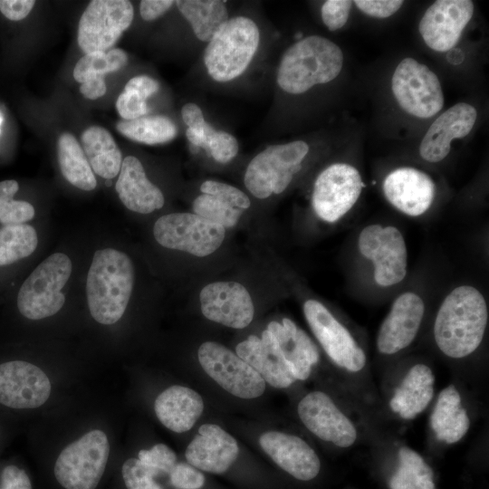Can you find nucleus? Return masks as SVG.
Here are the masks:
<instances>
[{
    "instance_id": "23",
    "label": "nucleus",
    "mask_w": 489,
    "mask_h": 489,
    "mask_svg": "<svg viewBox=\"0 0 489 489\" xmlns=\"http://www.w3.org/2000/svg\"><path fill=\"white\" fill-rule=\"evenodd\" d=\"M477 119L476 109L469 103L459 102L440 114L430 125L419 145L422 159L437 163L450 152L454 139L466 137Z\"/></svg>"
},
{
    "instance_id": "32",
    "label": "nucleus",
    "mask_w": 489,
    "mask_h": 489,
    "mask_svg": "<svg viewBox=\"0 0 489 489\" xmlns=\"http://www.w3.org/2000/svg\"><path fill=\"white\" fill-rule=\"evenodd\" d=\"M116 129L124 137L147 145L168 142L177 134L175 123L162 115L122 120L117 123Z\"/></svg>"
},
{
    "instance_id": "36",
    "label": "nucleus",
    "mask_w": 489,
    "mask_h": 489,
    "mask_svg": "<svg viewBox=\"0 0 489 489\" xmlns=\"http://www.w3.org/2000/svg\"><path fill=\"white\" fill-rule=\"evenodd\" d=\"M120 473L126 489H167L159 480L168 474L139 458L127 459Z\"/></svg>"
},
{
    "instance_id": "30",
    "label": "nucleus",
    "mask_w": 489,
    "mask_h": 489,
    "mask_svg": "<svg viewBox=\"0 0 489 489\" xmlns=\"http://www.w3.org/2000/svg\"><path fill=\"white\" fill-rule=\"evenodd\" d=\"M225 3L219 0L175 1L179 12L189 23L196 37L207 43L229 19Z\"/></svg>"
},
{
    "instance_id": "24",
    "label": "nucleus",
    "mask_w": 489,
    "mask_h": 489,
    "mask_svg": "<svg viewBox=\"0 0 489 489\" xmlns=\"http://www.w3.org/2000/svg\"><path fill=\"white\" fill-rule=\"evenodd\" d=\"M236 354L249 364L270 386L286 388L296 379L274 336L265 330L259 338L250 335L235 347Z\"/></svg>"
},
{
    "instance_id": "33",
    "label": "nucleus",
    "mask_w": 489,
    "mask_h": 489,
    "mask_svg": "<svg viewBox=\"0 0 489 489\" xmlns=\"http://www.w3.org/2000/svg\"><path fill=\"white\" fill-rule=\"evenodd\" d=\"M38 244L35 229L27 224L0 228V266L8 265L32 254Z\"/></svg>"
},
{
    "instance_id": "39",
    "label": "nucleus",
    "mask_w": 489,
    "mask_h": 489,
    "mask_svg": "<svg viewBox=\"0 0 489 489\" xmlns=\"http://www.w3.org/2000/svg\"><path fill=\"white\" fill-rule=\"evenodd\" d=\"M203 194L220 198L234 207L241 210L247 209L251 201L247 195L239 188L218 181L206 180L200 186Z\"/></svg>"
},
{
    "instance_id": "27",
    "label": "nucleus",
    "mask_w": 489,
    "mask_h": 489,
    "mask_svg": "<svg viewBox=\"0 0 489 489\" xmlns=\"http://www.w3.org/2000/svg\"><path fill=\"white\" fill-rule=\"evenodd\" d=\"M154 409L157 417L167 428L183 433L191 429L200 417L204 402L197 391L174 385L158 396Z\"/></svg>"
},
{
    "instance_id": "48",
    "label": "nucleus",
    "mask_w": 489,
    "mask_h": 489,
    "mask_svg": "<svg viewBox=\"0 0 489 489\" xmlns=\"http://www.w3.org/2000/svg\"><path fill=\"white\" fill-rule=\"evenodd\" d=\"M158 82L147 75H139L131 78L125 85L124 90L131 91L147 100L158 91Z\"/></svg>"
},
{
    "instance_id": "11",
    "label": "nucleus",
    "mask_w": 489,
    "mask_h": 489,
    "mask_svg": "<svg viewBox=\"0 0 489 489\" xmlns=\"http://www.w3.org/2000/svg\"><path fill=\"white\" fill-rule=\"evenodd\" d=\"M363 187L362 177L351 164L329 165L314 181L312 205L315 215L329 224L340 221L353 208Z\"/></svg>"
},
{
    "instance_id": "28",
    "label": "nucleus",
    "mask_w": 489,
    "mask_h": 489,
    "mask_svg": "<svg viewBox=\"0 0 489 489\" xmlns=\"http://www.w3.org/2000/svg\"><path fill=\"white\" fill-rule=\"evenodd\" d=\"M82 143L89 164L97 175L111 179L120 170L122 156L111 134L101 126H91L82 134Z\"/></svg>"
},
{
    "instance_id": "29",
    "label": "nucleus",
    "mask_w": 489,
    "mask_h": 489,
    "mask_svg": "<svg viewBox=\"0 0 489 489\" xmlns=\"http://www.w3.org/2000/svg\"><path fill=\"white\" fill-rule=\"evenodd\" d=\"M388 489H437L434 469L415 450L402 446L385 478Z\"/></svg>"
},
{
    "instance_id": "46",
    "label": "nucleus",
    "mask_w": 489,
    "mask_h": 489,
    "mask_svg": "<svg viewBox=\"0 0 489 489\" xmlns=\"http://www.w3.org/2000/svg\"><path fill=\"white\" fill-rule=\"evenodd\" d=\"M34 0H0V12L11 21L25 18L34 6Z\"/></svg>"
},
{
    "instance_id": "16",
    "label": "nucleus",
    "mask_w": 489,
    "mask_h": 489,
    "mask_svg": "<svg viewBox=\"0 0 489 489\" xmlns=\"http://www.w3.org/2000/svg\"><path fill=\"white\" fill-rule=\"evenodd\" d=\"M475 5L470 0H437L424 13L418 24L426 45L439 53L456 45L471 21Z\"/></svg>"
},
{
    "instance_id": "5",
    "label": "nucleus",
    "mask_w": 489,
    "mask_h": 489,
    "mask_svg": "<svg viewBox=\"0 0 489 489\" xmlns=\"http://www.w3.org/2000/svg\"><path fill=\"white\" fill-rule=\"evenodd\" d=\"M309 150L303 140L268 146L248 164L244 177L245 187L261 199L283 193L302 168Z\"/></svg>"
},
{
    "instance_id": "50",
    "label": "nucleus",
    "mask_w": 489,
    "mask_h": 489,
    "mask_svg": "<svg viewBox=\"0 0 489 489\" xmlns=\"http://www.w3.org/2000/svg\"><path fill=\"white\" fill-rule=\"evenodd\" d=\"M470 427V419L465 408H460L455 415V424L451 436L446 442L454 444L458 442L467 433Z\"/></svg>"
},
{
    "instance_id": "4",
    "label": "nucleus",
    "mask_w": 489,
    "mask_h": 489,
    "mask_svg": "<svg viewBox=\"0 0 489 489\" xmlns=\"http://www.w3.org/2000/svg\"><path fill=\"white\" fill-rule=\"evenodd\" d=\"M260 43V31L249 17L229 18L213 35L204 52L209 76L227 82L242 75L254 59Z\"/></svg>"
},
{
    "instance_id": "31",
    "label": "nucleus",
    "mask_w": 489,
    "mask_h": 489,
    "mask_svg": "<svg viewBox=\"0 0 489 489\" xmlns=\"http://www.w3.org/2000/svg\"><path fill=\"white\" fill-rule=\"evenodd\" d=\"M57 152L61 172L69 183L85 191L96 187L93 171L83 149L72 133L60 135Z\"/></svg>"
},
{
    "instance_id": "21",
    "label": "nucleus",
    "mask_w": 489,
    "mask_h": 489,
    "mask_svg": "<svg viewBox=\"0 0 489 489\" xmlns=\"http://www.w3.org/2000/svg\"><path fill=\"white\" fill-rule=\"evenodd\" d=\"M259 444L273 463L295 481L311 483L320 475L321 460L301 437L268 431L260 436Z\"/></svg>"
},
{
    "instance_id": "1",
    "label": "nucleus",
    "mask_w": 489,
    "mask_h": 489,
    "mask_svg": "<svg viewBox=\"0 0 489 489\" xmlns=\"http://www.w3.org/2000/svg\"><path fill=\"white\" fill-rule=\"evenodd\" d=\"M487 323L488 307L483 293L473 285H459L439 305L433 325L434 340L446 356L463 359L479 348Z\"/></svg>"
},
{
    "instance_id": "25",
    "label": "nucleus",
    "mask_w": 489,
    "mask_h": 489,
    "mask_svg": "<svg viewBox=\"0 0 489 489\" xmlns=\"http://www.w3.org/2000/svg\"><path fill=\"white\" fill-rule=\"evenodd\" d=\"M115 189L123 205L133 212L149 214L164 206L161 190L148 179L141 162L134 156L122 160Z\"/></svg>"
},
{
    "instance_id": "40",
    "label": "nucleus",
    "mask_w": 489,
    "mask_h": 489,
    "mask_svg": "<svg viewBox=\"0 0 489 489\" xmlns=\"http://www.w3.org/2000/svg\"><path fill=\"white\" fill-rule=\"evenodd\" d=\"M169 479L177 489H204L206 485L203 472L188 463H177L169 474Z\"/></svg>"
},
{
    "instance_id": "26",
    "label": "nucleus",
    "mask_w": 489,
    "mask_h": 489,
    "mask_svg": "<svg viewBox=\"0 0 489 489\" xmlns=\"http://www.w3.org/2000/svg\"><path fill=\"white\" fill-rule=\"evenodd\" d=\"M267 330L276 339L295 379H307L311 375L312 367L320 359L319 350L314 342L305 331L288 318H283L282 323L271 321Z\"/></svg>"
},
{
    "instance_id": "10",
    "label": "nucleus",
    "mask_w": 489,
    "mask_h": 489,
    "mask_svg": "<svg viewBox=\"0 0 489 489\" xmlns=\"http://www.w3.org/2000/svg\"><path fill=\"white\" fill-rule=\"evenodd\" d=\"M153 234L157 242L166 248L203 257L221 246L225 228L195 213H173L155 222Z\"/></svg>"
},
{
    "instance_id": "20",
    "label": "nucleus",
    "mask_w": 489,
    "mask_h": 489,
    "mask_svg": "<svg viewBox=\"0 0 489 489\" xmlns=\"http://www.w3.org/2000/svg\"><path fill=\"white\" fill-rule=\"evenodd\" d=\"M199 298L202 313L212 321L243 329L254 318V308L250 293L239 283H211L201 290Z\"/></svg>"
},
{
    "instance_id": "43",
    "label": "nucleus",
    "mask_w": 489,
    "mask_h": 489,
    "mask_svg": "<svg viewBox=\"0 0 489 489\" xmlns=\"http://www.w3.org/2000/svg\"><path fill=\"white\" fill-rule=\"evenodd\" d=\"M147 100L138 93L123 90L116 101V109L120 116L125 120H131L143 117L148 111Z\"/></svg>"
},
{
    "instance_id": "14",
    "label": "nucleus",
    "mask_w": 489,
    "mask_h": 489,
    "mask_svg": "<svg viewBox=\"0 0 489 489\" xmlns=\"http://www.w3.org/2000/svg\"><path fill=\"white\" fill-rule=\"evenodd\" d=\"M197 356L206 373L230 394L250 399L264 392L266 383L262 377L225 346L206 341L200 345Z\"/></svg>"
},
{
    "instance_id": "3",
    "label": "nucleus",
    "mask_w": 489,
    "mask_h": 489,
    "mask_svg": "<svg viewBox=\"0 0 489 489\" xmlns=\"http://www.w3.org/2000/svg\"><path fill=\"white\" fill-rule=\"evenodd\" d=\"M344 56L341 48L320 35L304 37L283 53L277 70L279 87L290 94H302L316 85L335 80Z\"/></svg>"
},
{
    "instance_id": "8",
    "label": "nucleus",
    "mask_w": 489,
    "mask_h": 489,
    "mask_svg": "<svg viewBox=\"0 0 489 489\" xmlns=\"http://www.w3.org/2000/svg\"><path fill=\"white\" fill-rule=\"evenodd\" d=\"M391 91L398 106L416 118H432L444 106L437 75L411 57L401 60L397 65L391 77Z\"/></svg>"
},
{
    "instance_id": "35",
    "label": "nucleus",
    "mask_w": 489,
    "mask_h": 489,
    "mask_svg": "<svg viewBox=\"0 0 489 489\" xmlns=\"http://www.w3.org/2000/svg\"><path fill=\"white\" fill-rule=\"evenodd\" d=\"M18 189L14 179L0 182V223L3 225L24 224L34 217V208L30 203L14 199Z\"/></svg>"
},
{
    "instance_id": "44",
    "label": "nucleus",
    "mask_w": 489,
    "mask_h": 489,
    "mask_svg": "<svg viewBox=\"0 0 489 489\" xmlns=\"http://www.w3.org/2000/svg\"><path fill=\"white\" fill-rule=\"evenodd\" d=\"M399 0H356L353 5L363 14L375 18H387L396 14L403 5Z\"/></svg>"
},
{
    "instance_id": "6",
    "label": "nucleus",
    "mask_w": 489,
    "mask_h": 489,
    "mask_svg": "<svg viewBox=\"0 0 489 489\" xmlns=\"http://www.w3.org/2000/svg\"><path fill=\"white\" fill-rule=\"evenodd\" d=\"M110 443L101 430H91L58 455L53 475L62 489H97L106 470Z\"/></svg>"
},
{
    "instance_id": "34",
    "label": "nucleus",
    "mask_w": 489,
    "mask_h": 489,
    "mask_svg": "<svg viewBox=\"0 0 489 489\" xmlns=\"http://www.w3.org/2000/svg\"><path fill=\"white\" fill-rule=\"evenodd\" d=\"M127 63L126 52L119 48L84 54L73 69V78L82 84L88 80L104 78L106 73L120 71Z\"/></svg>"
},
{
    "instance_id": "19",
    "label": "nucleus",
    "mask_w": 489,
    "mask_h": 489,
    "mask_svg": "<svg viewBox=\"0 0 489 489\" xmlns=\"http://www.w3.org/2000/svg\"><path fill=\"white\" fill-rule=\"evenodd\" d=\"M382 191L388 202L398 211L417 217L433 205L436 187L426 172L412 167H400L385 177Z\"/></svg>"
},
{
    "instance_id": "2",
    "label": "nucleus",
    "mask_w": 489,
    "mask_h": 489,
    "mask_svg": "<svg viewBox=\"0 0 489 489\" xmlns=\"http://www.w3.org/2000/svg\"><path fill=\"white\" fill-rule=\"evenodd\" d=\"M133 284V264L125 253L112 248L97 250L86 282L92 318L105 325L117 322L125 312Z\"/></svg>"
},
{
    "instance_id": "18",
    "label": "nucleus",
    "mask_w": 489,
    "mask_h": 489,
    "mask_svg": "<svg viewBox=\"0 0 489 489\" xmlns=\"http://www.w3.org/2000/svg\"><path fill=\"white\" fill-rule=\"evenodd\" d=\"M51 382L37 366L24 360L0 364V403L12 408H35L51 394Z\"/></svg>"
},
{
    "instance_id": "37",
    "label": "nucleus",
    "mask_w": 489,
    "mask_h": 489,
    "mask_svg": "<svg viewBox=\"0 0 489 489\" xmlns=\"http://www.w3.org/2000/svg\"><path fill=\"white\" fill-rule=\"evenodd\" d=\"M193 211L205 219L221 225L225 228L235 226L243 214V210L207 194H202L195 198Z\"/></svg>"
},
{
    "instance_id": "12",
    "label": "nucleus",
    "mask_w": 489,
    "mask_h": 489,
    "mask_svg": "<svg viewBox=\"0 0 489 489\" xmlns=\"http://www.w3.org/2000/svg\"><path fill=\"white\" fill-rule=\"evenodd\" d=\"M133 5L127 0H93L83 11L77 41L85 53H105L132 23Z\"/></svg>"
},
{
    "instance_id": "13",
    "label": "nucleus",
    "mask_w": 489,
    "mask_h": 489,
    "mask_svg": "<svg viewBox=\"0 0 489 489\" xmlns=\"http://www.w3.org/2000/svg\"><path fill=\"white\" fill-rule=\"evenodd\" d=\"M303 313L315 338L335 365L352 373L364 369L365 351L321 302L307 300L303 303Z\"/></svg>"
},
{
    "instance_id": "17",
    "label": "nucleus",
    "mask_w": 489,
    "mask_h": 489,
    "mask_svg": "<svg viewBox=\"0 0 489 489\" xmlns=\"http://www.w3.org/2000/svg\"><path fill=\"white\" fill-rule=\"evenodd\" d=\"M424 300L407 291L393 301L379 329L376 347L383 355H393L408 348L416 339L425 315Z\"/></svg>"
},
{
    "instance_id": "38",
    "label": "nucleus",
    "mask_w": 489,
    "mask_h": 489,
    "mask_svg": "<svg viewBox=\"0 0 489 489\" xmlns=\"http://www.w3.org/2000/svg\"><path fill=\"white\" fill-rule=\"evenodd\" d=\"M205 143L203 148L209 151L213 158L219 163L231 161L238 153V141L230 133L216 130L206 123L204 129Z\"/></svg>"
},
{
    "instance_id": "51",
    "label": "nucleus",
    "mask_w": 489,
    "mask_h": 489,
    "mask_svg": "<svg viewBox=\"0 0 489 489\" xmlns=\"http://www.w3.org/2000/svg\"><path fill=\"white\" fill-rule=\"evenodd\" d=\"M107 91L104 78L91 79L82 82L80 86L81 93L89 100L102 97Z\"/></svg>"
},
{
    "instance_id": "52",
    "label": "nucleus",
    "mask_w": 489,
    "mask_h": 489,
    "mask_svg": "<svg viewBox=\"0 0 489 489\" xmlns=\"http://www.w3.org/2000/svg\"><path fill=\"white\" fill-rule=\"evenodd\" d=\"M1 123H2V117H1V115H0V125H1Z\"/></svg>"
},
{
    "instance_id": "41",
    "label": "nucleus",
    "mask_w": 489,
    "mask_h": 489,
    "mask_svg": "<svg viewBox=\"0 0 489 489\" xmlns=\"http://www.w3.org/2000/svg\"><path fill=\"white\" fill-rule=\"evenodd\" d=\"M353 1L327 0L321 9V19L330 31L342 28L348 22Z\"/></svg>"
},
{
    "instance_id": "15",
    "label": "nucleus",
    "mask_w": 489,
    "mask_h": 489,
    "mask_svg": "<svg viewBox=\"0 0 489 489\" xmlns=\"http://www.w3.org/2000/svg\"><path fill=\"white\" fill-rule=\"evenodd\" d=\"M297 412L307 429L323 441L345 448L357 440L358 432L351 420L322 391L305 395L298 404Z\"/></svg>"
},
{
    "instance_id": "45",
    "label": "nucleus",
    "mask_w": 489,
    "mask_h": 489,
    "mask_svg": "<svg viewBox=\"0 0 489 489\" xmlns=\"http://www.w3.org/2000/svg\"><path fill=\"white\" fill-rule=\"evenodd\" d=\"M0 489H33V484L24 469L9 465L1 472Z\"/></svg>"
},
{
    "instance_id": "47",
    "label": "nucleus",
    "mask_w": 489,
    "mask_h": 489,
    "mask_svg": "<svg viewBox=\"0 0 489 489\" xmlns=\"http://www.w3.org/2000/svg\"><path fill=\"white\" fill-rule=\"evenodd\" d=\"M175 4L172 0H143L139 3V14L147 22L163 15Z\"/></svg>"
},
{
    "instance_id": "9",
    "label": "nucleus",
    "mask_w": 489,
    "mask_h": 489,
    "mask_svg": "<svg viewBox=\"0 0 489 489\" xmlns=\"http://www.w3.org/2000/svg\"><path fill=\"white\" fill-rule=\"evenodd\" d=\"M360 254L373 265V278L381 287L401 283L408 273V249L401 231L394 225L371 224L358 237Z\"/></svg>"
},
{
    "instance_id": "7",
    "label": "nucleus",
    "mask_w": 489,
    "mask_h": 489,
    "mask_svg": "<svg viewBox=\"0 0 489 489\" xmlns=\"http://www.w3.org/2000/svg\"><path fill=\"white\" fill-rule=\"evenodd\" d=\"M72 273L68 255L55 253L44 259L26 278L17 295L23 316L41 320L57 313L64 304L62 292Z\"/></svg>"
},
{
    "instance_id": "42",
    "label": "nucleus",
    "mask_w": 489,
    "mask_h": 489,
    "mask_svg": "<svg viewBox=\"0 0 489 489\" xmlns=\"http://www.w3.org/2000/svg\"><path fill=\"white\" fill-rule=\"evenodd\" d=\"M138 458L167 474H169L177 462V455L165 444H157L150 449L139 451Z\"/></svg>"
},
{
    "instance_id": "49",
    "label": "nucleus",
    "mask_w": 489,
    "mask_h": 489,
    "mask_svg": "<svg viewBox=\"0 0 489 489\" xmlns=\"http://www.w3.org/2000/svg\"><path fill=\"white\" fill-rule=\"evenodd\" d=\"M181 116L185 124L193 129H202L206 123L202 110L193 102L182 107Z\"/></svg>"
},
{
    "instance_id": "22",
    "label": "nucleus",
    "mask_w": 489,
    "mask_h": 489,
    "mask_svg": "<svg viewBox=\"0 0 489 489\" xmlns=\"http://www.w3.org/2000/svg\"><path fill=\"white\" fill-rule=\"evenodd\" d=\"M238 455L236 440L215 424L202 425L185 452L189 465L201 472L219 475L231 471Z\"/></svg>"
}]
</instances>
